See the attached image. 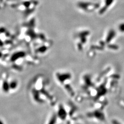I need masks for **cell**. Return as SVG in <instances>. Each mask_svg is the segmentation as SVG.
<instances>
[{
    "mask_svg": "<svg viewBox=\"0 0 124 124\" xmlns=\"http://www.w3.org/2000/svg\"><path fill=\"white\" fill-rule=\"evenodd\" d=\"M27 93L32 102L37 105L55 106L58 103V98L51 81L44 74H38L28 82Z\"/></svg>",
    "mask_w": 124,
    "mask_h": 124,
    "instance_id": "cell-1",
    "label": "cell"
},
{
    "mask_svg": "<svg viewBox=\"0 0 124 124\" xmlns=\"http://www.w3.org/2000/svg\"><path fill=\"white\" fill-rule=\"evenodd\" d=\"M16 35L19 42L25 45L30 52L48 43L51 40L44 32L40 30L34 18L19 24L17 27Z\"/></svg>",
    "mask_w": 124,
    "mask_h": 124,
    "instance_id": "cell-2",
    "label": "cell"
},
{
    "mask_svg": "<svg viewBox=\"0 0 124 124\" xmlns=\"http://www.w3.org/2000/svg\"><path fill=\"white\" fill-rule=\"evenodd\" d=\"M40 61L27 49L16 48L9 55L8 67L13 72L21 73L29 67L39 65Z\"/></svg>",
    "mask_w": 124,
    "mask_h": 124,
    "instance_id": "cell-3",
    "label": "cell"
},
{
    "mask_svg": "<svg viewBox=\"0 0 124 124\" xmlns=\"http://www.w3.org/2000/svg\"><path fill=\"white\" fill-rule=\"evenodd\" d=\"M53 78L56 83L71 98L76 96L73 86V75L71 71L66 69H59L54 71Z\"/></svg>",
    "mask_w": 124,
    "mask_h": 124,
    "instance_id": "cell-4",
    "label": "cell"
},
{
    "mask_svg": "<svg viewBox=\"0 0 124 124\" xmlns=\"http://www.w3.org/2000/svg\"><path fill=\"white\" fill-rule=\"evenodd\" d=\"M20 86V81L16 76L7 71L0 74V92L3 95H13L18 92Z\"/></svg>",
    "mask_w": 124,
    "mask_h": 124,
    "instance_id": "cell-5",
    "label": "cell"
},
{
    "mask_svg": "<svg viewBox=\"0 0 124 124\" xmlns=\"http://www.w3.org/2000/svg\"><path fill=\"white\" fill-rule=\"evenodd\" d=\"M18 40L16 34H14L6 27L0 26V47L11 53L18 46Z\"/></svg>",
    "mask_w": 124,
    "mask_h": 124,
    "instance_id": "cell-6",
    "label": "cell"
},
{
    "mask_svg": "<svg viewBox=\"0 0 124 124\" xmlns=\"http://www.w3.org/2000/svg\"><path fill=\"white\" fill-rule=\"evenodd\" d=\"M88 36V31L85 30H78L72 35V39L76 49L82 51L84 48Z\"/></svg>",
    "mask_w": 124,
    "mask_h": 124,
    "instance_id": "cell-7",
    "label": "cell"
},
{
    "mask_svg": "<svg viewBox=\"0 0 124 124\" xmlns=\"http://www.w3.org/2000/svg\"><path fill=\"white\" fill-rule=\"evenodd\" d=\"M114 0H105V6L103 7V8H102L101 10V12H103L106 9H107V8L109 7L114 2Z\"/></svg>",
    "mask_w": 124,
    "mask_h": 124,
    "instance_id": "cell-8",
    "label": "cell"
}]
</instances>
